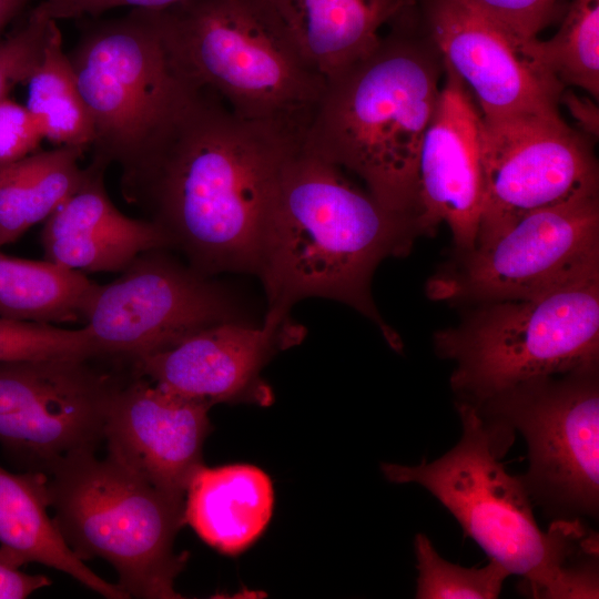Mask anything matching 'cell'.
Segmentation results:
<instances>
[{
    "mask_svg": "<svg viewBox=\"0 0 599 599\" xmlns=\"http://www.w3.org/2000/svg\"><path fill=\"white\" fill-rule=\"evenodd\" d=\"M301 141L196 87L121 174L122 195L200 273L255 275L280 171Z\"/></svg>",
    "mask_w": 599,
    "mask_h": 599,
    "instance_id": "cell-1",
    "label": "cell"
},
{
    "mask_svg": "<svg viewBox=\"0 0 599 599\" xmlns=\"http://www.w3.org/2000/svg\"><path fill=\"white\" fill-rule=\"evenodd\" d=\"M420 234L414 219L384 207L300 142L282 165L261 236L255 275L266 294V315L288 317L297 302L311 297L341 302L400 349L370 284L376 267L408 254Z\"/></svg>",
    "mask_w": 599,
    "mask_h": 599,
    "instance_id": "cell-2",
    "label": "cell"
},
{
    "mask_svg": "<svg viewBox=\"0 0 599 599\" xmlns=\"http://www.w3.org/2000/svg\"><path fill=\"white\" fill-rule=\"evenodd\" d=\"M419 23L416 7L368 55L326 80L302 141L362 179L384 207L416 223L418 158L444 75Z\"/></svg>",
    "mask_w": 599,
    "mask_h": 599,
    "instance_id": "cell-3",
    "label": "cell"
},
{
    "mask_svg": "<svg viewBox=\"0 0 599 599\" xmlns=\"http://www.w3.org/2000/svg\"><path fill=\"white\" fill-rule=\"evenodd\" d=\"M455 405L463 429L459 441L430 463H384L385 478L428 490L489 559L520 578L521 593L536 599L598 598V534L582 519H555L541 530L520 477L501 461L511 444L471 405Z\"/></svg>",
    "mask_w": 599,
    "mask_h": 599,
    "instance_id": "cell-4",
    "label": "cell"
},
{
    "mask_svg": "<svg viewBox=\"0 0 599 599\" xmlns=\"http://www.w3.org/2000/svg\"><path fill=\"white\" fill-rule=\"evenodd\" d=\"M72 454L47 474L49 507L65 544L81 559H102L129 598L179 599L175 579L187 552L174 541L185 497L167 493L106 455Z\"/></svg>",
    "mask_w": 599,
    "mask_h": 599,
    "instance_id": "cell-5",
    "label": "cell"
},
{
    "mask_svg": "<svg viewBox=\"0 0 599 599\" xmlns=\"http://www.w3.org/2000/svg\"><path fill=\"white\" fill-rule=\"evenodd\" d=\"M436 354L455 363V403L478 406L520 384L599 367V271L542 295L483 303L437 332Z\"/></svg>",
    "mask_w": 599,
    "mask_h": 599,
    "instance_id": "cell-6",
    "label": "cell"
},
{
    "mask_svg": "<svg viewBox=\"0 0 599 599\" xmlns=\"http://www.w3.org/2000/svg\"><path fill=\"white\" fill-rule=\"evenodd\" d=\"M180 73L238 116L304 138L326 81L277 40L248 0H179L158 9Z\"/></svg>",
    "mask_w": 599,
    "mask_h": 599,
    "instance_id": "cell-7",
    "label": "cell"
},
{
    "mask_svg": "<svg viewBox=\"0 0 599 599\" xmlns=\"http://www.w3.org/2000/svg\"><path fill=\"white\" fill-rule=\"evenodd\" d=\"M68 57L93 124L92 161L121 173L196 88L172 61L158 10L87 23Z\"/></svg>",
    "mask_w": 599,
    "mask_h": 599,
    "instance_id": "cell-8",
    "label": "cell"
},
{
    "mask_svg": "<svg viewBox=\"0 0 599 599\" xmlns=\"http://www.w3.org/2000/svg\"><path fill=\"white\" fill-rule=\"evenodd\" d=\"M473 407L526 440L529 465L519 477L534 505L552 520L598 518V367L527 382Z\"/></svg>",
    "mask_w": 599,
    "mask_h": 599,
    "instance_id": "cell-9",
    "label": "cell"
},
{
    "mask_svg": "<svg viewBox=\"0 0 599 599\" xmlns=\"http://www.w3.org/2000/svg\"><path fill=\"white\" fill-rule=\"evenodd\" d=\"M428 282L434 300H526L599 271V194L530 212Z\"/></svg>",
    "mask_w": 599,
    "mask_h": 599,
    "instance_id": "cell-10",
    "label": "cell"
},
{
    "mask_svg": "<svg viewBox=\"0 0 599 599\" xmlns=\"http://www.w3.org/2000/svg\"><path fill=\"white\" fill-rule=\"evenodd\" d=\"M166 251L144 252L119 278L97 284L83 319L97 358L133 363L203 328L238 319L225 288Z\"/></svg>",
    "mask_w": 599,
    "mask_h": 599,
    "instance_id": "cell-11",
    "label": "cell"
},
{
    "mask_svg": "<svg viewBox=\"0 0 599 599\" xmlns=\"http://www.w3.org/2000/svg\"><path fill=\"white\" fill-rule=\"evenodd\" d=\"M93 357L0 363V444L26 470L48 474L63 458L95 450L122 385Z\"/></svg>",
    "mask_w": 599,
    "mask_h": 599,
    "instance_id": "cell-12",
    "label": "cell"
},
{
    "mask_svg": "<svg viewBox=\"0 0 599 599\" xmlns=\"http://www.w3.org/2000/svg\"><path fill=\"white\" fill-rule=\"evenodd\" d=\"M480 142L484 197L476 243L530 212L599 194L591 138L561 115L483 119Z\"/></svg>",
    "mask_w": 599,
    "mask_h": 599,
    "instance_id": "cell-13",
    "label": "cell"
},
{
    "mask_svg": "<svg viewBox=\"0 0 599 599\" xmlns=\"http://www.w3.org/2000/svg\"><path fill=\"white\" fill-rule=\"evenodd\" d=\"M422 21L443 62L487 122L560 115L564 85L537 68L501 27L464 0H423Z\"/></svg>",
    "mask_w": 599,
    "mask_h": 599,
    "instance_id": "cell-14",
    "label": "cell"
},
{
    "mask_svg": "<svg viewBox=\"0 0 599 599\" xmlns=\"http://www.w3.org/2000/svg\"><path fill=\"white\" fill-rule=\"evenodd\" d=\"M288 317L265 315L260 326L227 321L132 363L142 376L180 396L212 407L219 403L270 406L273 393L262 370L278 352L300 343Z\"/></svg>",
    "mask_w": 599,
    "mask_h": 599,
    "instance_id": "cell-15",
    "label": "cell"
},
{
    "mask_svg": "<svg viewBox=\"0 0 599 599\" xmlns=\"http://www.w3.org/2000/svg\"><path fill=\"white\" fill-rule=\"evenodd\" d=\"M443 65L445 81L418 158L416 220L422 234L445 223L463 254L474 248L480 223L483 118L465 83Z\"/></svg>",
    "mask_w": 599,
    "mask_h": 599,
    "instance_id": "cell-16",
    "label": "cell"
},
{
    "mask_svg": "<svg viewBox=\"0 0 599 599\" xmlns=\"http://www.w3.org/2000/svg\"><path fill=\"white\" fill-rule=\"evenodd\" d=\"M210 408L134 375L110 405L103 433L108 455L152 485L185 497L204 465Z\"/></svg>",
    "mask_w": 599,
    "mask_h": 599,
    "instance_id": "cell-17",
    "label": "cell"
},
{
    "mask_svg": "<svg viewBox=\"0 0 599 599\" xmlns=\"http://www.w3.org/2000/svg\"><path fill=\"white\" fill-rule=\"evenodd\" d=\"M248 2L294 58L325 81L368 55L380 31L417 6V0Z\"/></svg>",
    "mask_w": 599,
    "mask_h": 599,
    "instance_id": "cell-18",
    "label": "cell"
},
{
    "mask_svg": "<svg viewBox=\"0 0 599 599\" xmlns=\"http://www.w3.org/2000/svg\"><path fill=\"white\" fill-rule=\"evenodd\" d=\"M81 184L44 221V260L71 270L123 272L140 254L172 248L152 220L120 212L104 186L106 166L92 161Z\"/></svg>",
    "mask_w": 599,
    "mask_h": 599,
    "instance_id": "cell-19",
    "label": "cell"
},
{
    "mask_svg": "<svg viewBox=\"0 0 599 599\" xmlns=\"http://www.w3.org/2000/svg\"><path fill=\"white\" fill-rule=\"evenodd\" d=\"M273 509L270 476L248 464L203 465L185 493V524L210 547L229 556L246 550L261 537Z\"/></svg>",
    "mask_w": 599,
    "mask_h": 599,
    "instance_id": "cell-20",
    "label": "cell"
},
{
    "mask_svg": "<svg viewBox=\"0 0 599 599\" xmlns=\"http://www.w3.org/2000/svg\"><path fill=\"white\" fill-rule=\"evenodd\" d=\"M48 508L45 474H14L0 466V556L19 568L37 562L62 571L109 599L129 598L73 554Z\"/></svg>",
    "mask_w": 599,
    "mask_h": 599,
    "instance_id": "cell-21",
    "label": "cell"
},
{
    "mask_svg": "<svg viewBox=\"0 0 599 599\" xmlns=\"http://www.w3.org/2000/svg\"><path fill=\"white\" fill-rule=\"evenodd\" d=\"M84 150L59 145L0 166V247L45 221L81 184Z\"/></svg>",
    "mask_w": 599,
    "mask_h": 599,
    "instance_id": "cell-22",
    "label": "cell"
},
{
    "mask_svg": "<svg viewBox=\"0 0 599 599\" xmlns=\"http://www.w3.org/2000/svg\"><path fill=\"white\" fill-rule=\"evenodd\" d=\"M95 287L77 270L0 252V317L41 324L83 321Z\"/></svg>",
    "mask_w": 599,
    "mask_h": 599,
    "instance_id": "cell-23",
    "label": "cell"
},
{
    "mask_svg": "<svg viewBox=\"0 0 599 599\" xmlns=\"http://www.w3.org/2000/svg\"><path fill=\"white\" fill-rule=\"evenodd\" d=\"M26 106L51 143L87 149L93 140V124L78 89L73 70L63 51L62 34L53 21L42 57L27 81Z\"/></svg>",
    "mask_w": 599,
    "mask_h": 599,
    "instance_id": "cell-24",
    "label": "cell"
},
{
    "mask_svg": "<svg viewBox=\"0 0 599 599\" xmlns=\"http://www.w3.org/2000/svg\"><path fill=\"white\" fill-rule=\"evenodd\" d=\"M520 52L564 87L599 98V0H570L557 33L520 45Z\"/></svg>",
    "mask_w": 599,
    "mask_h": 599,
    "instance_id": "cell-25",
    "label": "cell"
},
{
    "mask_svg": "<svg viewBox=\"0 0 599 599\" xmlns=\"http://www.w3.org/2000/svg\"><path fill=\"white\" fill-rule=\"evenodd\" d=\"M417 560L418 599H495L510 573L497 561L483 568H466L443 559L430 539L417 534L414 541Z\"/></svg>",
    "mask_w": 599,
    "mask_h": 599,
    "instance_id": "cell-26",
    "label": "cell"
},
{
    "mask_svg": "<svg viewBox=\"0 0 599 599\" xmlns=\"http://www.w3.org/2000/svg\"><path fill=\"white\" fill-rule=\"evenodd\" d=\"M60 356L95 357L85 327L65 329L0 317V363Z\"/></svg>",
    "mask_w": 599,
    "mask_h": 599,
    "instance_id": "cell-27",
    "label": "cell"
},
{
    "mask_svg": "<svg viewBox=\"0 0 599 599\" xmlns=\"http://www.w3.org/2000/svg\"><path fill=\"white\" fill-rule=\"evenodd\" d=\"M54 19L31 10L27 20L0 40V100L17 84H26L39 63Z\"/></svg>",
    "mask_w": 599,
    "mask_h": 599,
    "instance_id": "cell-28",
    "label": "cell"
},
{
    "mask_svg": "<svg viewBox=\"0 0 599 599\" xmlns=\"http://www.w3.org/2000/svg\"><path fill=\"white\" fill-rule=\"evenodd\" d=\"M464 1L501 27L519 45L536 39L562 10V0Z\"/></svg>",
    "mask_w": 599,
    "mask_h": 599,
    "instance_id": "cell-29",
    "label": "cell"
},
{
    "mask_svg": "<svg viewBox=\"0 0 599 599\" xmlns=\"http://www.w3.org/2000/svg\"><path fill=\"white\" fill-rule=\"evenodd\" d=\"M43 139L38 121L26 105L8 97L0 100V166L34 153Z\"/></svg>",
    "mask_w": 599,
    "mask_h": 599,
    "instance_id": "cell-30",
    "label": "cell"
},
{
    "mask_svg": "<svg viewBox=\"0 0 599 599\" xmlns=\"http://www.w3.org/2000/svg\"><path fill=\"white\" fill-rule=\"evenodd\" d=\"M50 585L47 576L26 573L0 556V599H24Z\"/></svg>",
    "mask_w": 599,
    "mask_h": 599,
    "instance_id": "cell-31",
    "label": "cell"
},
{
    "mask_svg": "<svg viewBox=\"0 0 599 599\" xmlns=\"http://www.w3.org/2000/svg\"><path fill=\"white\" fill-rule=\"evenodd\" d=\"M565 102L572 116L579 122L581 132L588 136H598V108L588 98H579L571 92H562L560 102Z\"/></svg>",
    "mask_w": 599,
    "mask_h": 599,
    "instance_id": "cell-32",
    "label": "cell"
},
{
    "mask_svg": "<svg viewBox=\"0 0 599 599\" xmlns=\"http://www.w3.org/2000/svg\"><path fill=\"white\" fill-rule=\"evenodd\" d=\"M30 0H0V31L29 3Z\"/></svg>",
    "mask_w": 599,
    "mask_h": 599,
    "instance_id": "cell-33",
    "label": "cell"
}]
</instances>
